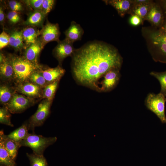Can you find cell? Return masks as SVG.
I'll list each match as a JSON object with an SVG mask.
<instances>
[{
  "instance_id": "f546056e",
  "label": "cell",
  "mask_w": 166,
  "mask_h": 166,
  "mask_svg": "<svg viewBox=\"0 0 166 166\" xmlns=\"http://www.w3.org/2000/svg\"><path fill=\"white\" fill-rule=\"evenodd\" d=\"M8 109L5 106L0 109V123L11 127H13L10 120L11 115Z\"/></svg>"
},
{
  "instance_id": "30bf717a",
  "label": "cell",
  "mask_w": 166,
  "mask_h": 166,
  "mask_svg": "<svg viewBox=\"0 0 166 166\" xmlns=\"http://www.w3.org/2000/svg\"><path fill=\"white\" fill-rule=\"evenodd\" d=\"M73 43L65 40L60 41L53 50V53L55 57L60 64L66 57L72 56L75 50Z\"/></svg>"
},
{
  "instance_id": "4dcf8cb0",
  "label": "cell",
  "mask_w": 166,
  "mask_h": 166,
  "mask_svg": "<svg viewBox=\"0 0 166 166\" xmlns=\"http://www.w3.org/2000/svg\"><path fill=\"white\" fill-rule=\"evenodd\" d=\"M53 0H43L41 11L45 15L52 9L55 3Z\"/></svg>"
},
{
  "instance_id": "e575fe53",
  "label": "cell",
  "mask_w": 166,
  "mask_h": 166,
  "mask_svg": "<svg viewBox=\"0 0 166 166\" xmlns=\"http://www.w3.org/2000/svg\"><path fill=\"white\" fill-rule=\"evenodd\" d=\"M8 4L12 11L18 12L23 10V6L19 2L15 0H10Z\"/></svg>"
},
{
  "instance_id": "8fae6325",
  "label": "cell",
  "mask_w": 166,
  "mask_h": 166,
  "mask_svg": "<svg viewBox=\"0 0 166 166\" xmlns=\"http://www.w3.org/2000/svg\"><path fill=\"white\" fill-rule=\"evenodd\" d=\"M60 34L58 24L48 23L44 26L41 32V41L44 46L46 43L52 41H60Z\"/></svg>"
},
{
  "instance_id": "2e32d148",
  "label": "cell",
  "mask_w": 166,
  "mask_h": 166,
  "mask_svg": "<svg viewBox=\"0 0 166 166\" xmlns=\"http://www.w3.org/2000/svg\"><path fill=\"white\" fill-rule=\"evenodd\" d=\"M84 31L81 26L74 21H72L69 28L65 31V40L71 43L81 40Z\"/></svg>"
},
{
  "instance_id": "e0dca14e",
  "label": "cell",
  "mask_w": 166,
  "mask_h": 166,
  "mask_svg": "<svg viewBox=\"0 0 166 166\" xmlns=\"http://www.w3.org/2000/svg\"><path fill=\"white\" fill-rule=\"evenodd\" d=\"M40 71L48 84L59 81L65 74V70L58 65L54 68L42 70Z\"/></svg>"
},
{
  "instance_id": "9c48e42d",
  "label": "cell",
  "mask_w": 166,
  "mask_h": 166,
  "mask_svg": "<svg viewBox=\"0 0 166 166\" xmlns=\"http://www.w3.org/2000/svg\"><path fill=\"white\" fill-rule=\"evenodd\" d=\"M37 85L28 81L17 84L15 88L16 92L33 99L42 97V90Z\"/></svg>"
},
{
  "instance_id": "8d00e7d4",
  "label": "cell",
  "mask_w": 166,
  "mask_h": 166,
  "mask_svg": "<svg viewBox=\"0 0 166 166\" xmlns=\"http://www.w3.org/2000/svg\"><path fill=\"white\" fill-rule=\"evenodd\" d=\"M158 3L161 7L165 17H166V0H160Z\"/></svg>"
},
{
  "instance_id": "74e56055",
  "label": "cell",
  "mask_w": 166,
  "mask_h": 166,
  "mask_svg": "<svg viewBox=\"0 0 166 166\" xmlns=\"http://www.w3.org/2000/svg\"><path fill=\"white\" fill-rule=\"evenodd\" d=\"M132 1L134 4L148 3L152 2V1L148 0H134Z\"/></svg>"
},
{
  "instance_id": "603a6c76",
  "label": "cell",
  "mask_w": 166,
  "mask_h": 166,
  "mask_svg": "<svg viewBox=\"0 0 166 166\" xmlns=\"http://www.w3.org/2000/svg\"><path fill=\"white\" fill-rule=\"evenodd\" d=\"M152 3L134 4L131 13L138 16L143 21L145 20Z\"/></svg>"
},
{
  "instance_id": "6da1fadb",
  "label": "cell",
  "mask_w": 166,
  "mask_h": 166,
  "mask_svg": "<svg viewBox=\"0 0 166 166\" xmlns=\"http://www.w3.org/2000/svg\"><path fill=\"white\" fill-rule=\"evenodd\" d=\"M72 57L75 80L95 90L103 76L112 69H120L123 61L116 48L100 41L89 42L76 49Z\"/></svg>"
},
{
  "instance_id": "4316f807",
  "label": "cell",
  "mask_w": 166,
  "mask_h": 166,
  "mask_svg": "<svg viewBox=\"0 0 166 166\" xmlns=\"http://www.w3.org/2000/svg\"><path fill=\"white\" fill-rule=\"evenodd\" d=\"M28 158L30 166H48L46 159L43 155H39L34 153H26Z\"/></svg>"
},
{
  "instance_id": "ab89813d",
  "label": "cell",
  "mask_w": 166,
  "mask_h": 166,
  "mask_svg": "<svg viewBox=\"0 0 166 166\" xmlns=\"http://www.w3.org/2000/svg\"><path fill=\"white\" fill-rule=\"evenodd\" d=\"M5 15L4 10L2 6L0 7V22L1 23H3L5 20Z\"/></svg>"
},
{
  "instance_id": "ffe728a7",
  "label": "cell",
  "mask_w": 166,
  "mask_h": 166,
  "mask_svg": "<svg viewBox=\"0 0 166 166\" xmlns=\"http://www.w3.org/2000/svg\"><path fill=\"white\" fill-rule=\"evenodd\" d=\"M28 130L27 123L26 122L7 136L11 139L19 143L27 136L29 134Z\"/></svg>"
},
{
  "instance_id": "8992f818",
  "label": "cell",
  "mask_w": 166,
  "mask_h": 166,
  "mask_svg": "<svg viewBox=\"0 0 166 166\" xmlns=\"http://www.w3.org/2000/svg\"><path fill=\"white\" fill-rule=\"evenodd\" d=\"M52 102L44 99L39 103L35 113L27 122L29 130L34 131L35 128L42 126L50 113Z\"/></svg>"
},
{
  "instance_id": "5b68a950",
  "label": "cell",
  "mask_w": 166,
  "mask_h": 166,
  "mask_svg": "<svg viewBox=\"0 0 166 166\" xmlns=\"http://www.w3.org/2000/svg\"><path fill=\"white\" fill-rule=\"evenodd\" d=\"M166 101L165 96L160 93L157 94L148 93L144 101L147 108L155 113L163 123H166L165 111Z\"/></svg>"
},
{
  "instance_id": "ba28073f",
  "label": "cell",
  "mask_w": 166,
  "mask_h": 166,
  "mask_svg": "<svg viewBox=\"0 0 166 166\" xmlns=\"http://www.w3.org/2000/svg\"><path fill=\"white\" fill-rule=\"evenodd\" d=\"M33 99L24 95L15 93L5 106L12 113H21L33 105Z\"/></svg>"
},
{
  "instance_id": "83f0119b",
  "label": "cell",
  "mask_w": 166,
  "mask_h": 166,
  "mask_svg": "<svg viewBox=\"0 0 166 166\" xmlns=\"http://www.w3.org/2000/svg\"><path fill=\"white\" fill-rule=\"evenodd\" d=\"M40 71H38L33 73L30 77L29 81L41 88H44L48 84Z\"/></svg>"
},
{
  "instance_id": "d4e9b609",
  "label": "cell",
  "mask_w": 166,
  "mask_h": 166,
  "mask_svg": "<svg viewBox=\"0 0 166 166\" xmlns=\"http://www.w3.org/2000/svg\"><path fill=\"white\" fill-rule=\"evenodd\" d=\"M59 81L48 84L42 90V98L52 102Z\"/></svg>"
},
{
  "instance_id": "d6986e66",
  "label": "cell",
  "mask_w": 166,
  "mask_h": 166,
  "mask_svg": "<svg viewBox=\"0 0 166 166\" xmlns=\"http://www.w3.org/2000/svg\"><path fill=\"white\" fill-rule=\"evenodd\" d=\"M10 35L9 45L16 50H21L25 45L22 35V31L14 30Z\"/></svg>"
},
{
  "instance_id": "1f68e13d",
  "label": "cell",
  "mask_w": 166,
  "mask_h": 166,
  "mask_svg": "<svg viewBox=\"0 0 166 166\" xmlns=\"http://www.w3.org/2000/svg\"><path fill=\"white\" fill-rule=\"evenodd\" d=\"M43 0H28L26 3L36 11H41Z\"/></svg>"
},
{
  "instance_id": "836d02e7",
  "label": "cell",
  "mask_w": 166,
  "mask_h": 166,
  "mask_svg": "<svg viewBox=\"0 0 166 166\" xmlns=\"http://www.w3.org/2000/svg\"><path fill=\"white\" fill-rule=\"evenodd\" d=\"M10 35L4 31L0 35V49H2L7 46L9 43Z\"/></svg>"
},
{
  "instance_id": "5bb4252c",
  "label": "cell",
  "mask_w": 166,
  "mask_h": 166,
  "mask_svg": "<svg viewBox=\"0 0 166 166\" xmlns=\"http://www.w3.org/2000/svg\"><path fill=\"white\" fill-rule=\"evenodd\" d=\"M107 4L113 7L121 17L126 14L131 13L134 6L132 0H110L103 1Z\"/></svg>"
},
{
  "instance_id": "7c38bea8",
  "label": "cell",
  "mask_w": 166,
  "mask_h": 166,
  "mask_svg": "<svg viewBox=\"0 0 166 166\" xmlns=\"http://www.w3.org/2000/svg\"><path fill=\"white\" fill-rule=\"evenodd\" d=\"M165 18L163 10L160 5L153 3L145 20L149 22L152 26L159 28Z\"/></svg>"
},
{
  "instance_id": "44dd1931",
  "label": "cell",
  "mask_w": 166,
  "mask_h": 166,
  "mask_svg": "<svg viewBox=\"0 0 166 166\" xmlns=\"http://www.w3.org/2000/svg\"><path fill=\"white\" fill-rule=\"evenodd\" d=\"M22 31V35L25 45L29 47L36 42L39 32L33 27H28Z\"/></svg>"
},
{
  "instance_id": "4fadbf2b",
  "label": "cell",
  "mask_w": 166,
  "mask_h": 166,
  "mask_svg": "<svg viewBox=\"0 0 166 166\" xmlns=\"http://www.w3.org/2000/svg\"><path fill=\"white\" fill-rule=\"evenodd\" d=\"M0 75L1 79L4 81L14 80V71L10 59L2 53L0 55Z\"/></svg>"
},
{
  "instance_id": "3957f363",
  "label": "cell",
  "mask_w": 166,
  "mask_h": 166,
  "mask_svg": "<svg viewBox=\"0 0 166 166\" xmlns=\"http://www.w3.org/2000/svg\"><path fill=\"white\" fill-rule=\"evenodd\" d=\"M147 31L151 53L156 61L166 64V34L158 29Z\"/></svg>"
},
{
  "instance_id": "277c9868",
  "label": "cell",
  "mask_w": 166,
  "mask_h": 166,
  "mask_svg": "<svg viewBox=\"0 0 166 166\" xmlns=\"http://www.w3.org/2000/svg\"><path fill=\"white\" fill-rule=\"evenodd\" d=\"M56 140V137H45L33 133H29L19 144L21 147L30 148L32 150L33 153L42 155L45 149L53 144Z\"/></svg>"
},
{
  "instance_id": "7402d4cb",
  "label": "cell",
  "mask_w": 166,
  "mask_h": 166,
  "mask_svg": "<svg viewBox=\"0 0 166 166\" xmlns=\"http://www.w3.org/2000/svg\"><path fill=\"white\" fill-rule=\"evenodd\" d=\"M16 92L15 89H14L7 85H1L0 87L1 103L4 106H5L10 101Z\"/></svg>"
},
{
  "instance_id": "9a60e30c",
  "label": "cell",
  "mask_w": 166,
  "mask_h": 166,
  "mask_svg": "<svg viewBox=\"0 0 166 166\" xmlns=\"http://www.w3.org/2000/svg\"><path fill=\"white\" fill-rule=\"evenodd\" d=\"M0 142L2 144L12 159L15 160L18 149L21 147L19 143L9 138L7 135L4 134L2 130L0 131Z\"/></svg>"
},
{
  "instance_id": "d6a6232c",
  "label": "cell",
  "mask_w": 166,
  "mask_h": 166,
  "mask_svg": "<svg viewBox=\"0 0 166 166\" xmlns=\"http://www.w3.org/2000/svg\"><path fill=\"white\" fill-rule=\"evenodd\" d=\"M7 18L9 22L12 24H15L19 22L21 18L18 12L11 11L7 14Z\"/></svg>"
},
{
  "instance_id": "484cf974",
  "label": "cell",
  "mask_w": 166,
  "mask_h": 166,
  "mask_svg": "<svg viewBox=\"0 0 166 166\" xmlns=\"http://www.w3.org/2000/svg\"><path fill=\"white\" fill-rule=\"evenodd\" d=\"M45 16L40 11H35L29 16L25 24L31 26L40 25L42 22Z\"/></svg>"
},
{
  "instance_id": "7a4b0ae2",
  "label": "cell",
  "mask_w": 166,
  "mask_h": 166,
  "mask_svg": "<svg viewBox=\"0 0 166 166\" xmlns=\"http://www.w3.org/2000/svg\"><path fill=\"white\" fill-rule=\"evenodd\" d=\"M14 71V80L17 84L29 81L34 72L42 70L38 64L31 62L24 57L10 55L9 57Z\"/></svg>"
},
{
  "instance_id": "ac0fdd59",
  "label": "cell",
  "mask_w": 166,
  "mask_h": 166,
  "mask_svg": "<svg viewBox=\"0 0 166 166\" xmlns=\"http://www.w3.org/2000/svg\"><path fill=\"white\" fill-rule=\"evenodd\" d=\"M43 46L40 41L38 39L35 43L29 46L26 49L24 57L29 61L38 64V58Z\"/></svg>"
},
{
  "instance_id": "d590c367",
  "label": "cell",
  "mask_w": 166,
  "mask_h": 166,
  "mask_svg": "<svg viewBox=\"0 0 166 166\" xmlns=\"http://www.w3.org/2000/svg\"><path fill=\"white\" fill-rule=\"evenodd\" d=\"M143 20L138 16L132 14L130 17L129 22L130 24L133 26H137L142 23Z\"/></svg>"
},
{
  "instance_id": "f35d334b",
  "label": "cell",
  "mask_w": 166,
  "mask_h": 166,
  "mask_svg": "<svg viewBox=\"0 0 166 166\" xmlns=\"http://www.w3.org/2000/svg\"><path fill=\"white\" fill-rule=\"evenodd\" d=\"M158 30L161 32L166 34V17H165L163 23Z\"/></svg>"
},
{
  "instance_id": "52a82bcc",
  "label": "cell",
  "mask_w": 166,
  "mask_h": 166,
  "mask_svg": "<svg viewBox=\"0 0 166 166\" xmlns=\"http://www.w3.org/2000/svg\"><path fill=\"white\" fill-rule=\"evenodd\" d=\"M120 70L119 69H114L106 72L99 80L96 90L99 92H107L114 89L120 78Z\"/></svg>"
},
{
  "instance_id": "f1b7e54d",
  "label": "cell",
  "mask_w": 166,
  "mask_h": 166,
  "mask_svg": "<svg viewBox=\"0 0 166 166\" xmlns=\"http://www.w3.org/2000/svg\"><path fill=\"white\" fill-rule=\"evenodd\" d=\"M150 74L159 81L161 86L160 93L166 97V71L160 72L152 71Z\"/></svg>"
},
{
  "instance_id": "cb8c5ba5",
  "label": "cell",
  "mask_w": 166,
  "mask_h": 166,
  "mask_svg": "<svg viewBox=\"0 0 166 166\" xmlns=\"http://www.w3.org/2000/svg\"><path fill=\"white\" fill-rule=\"evenodd\" d=\"M0 166H16L15 160L11 157L8 152L0 142Z\"/></svg>"
}]
</instances>
